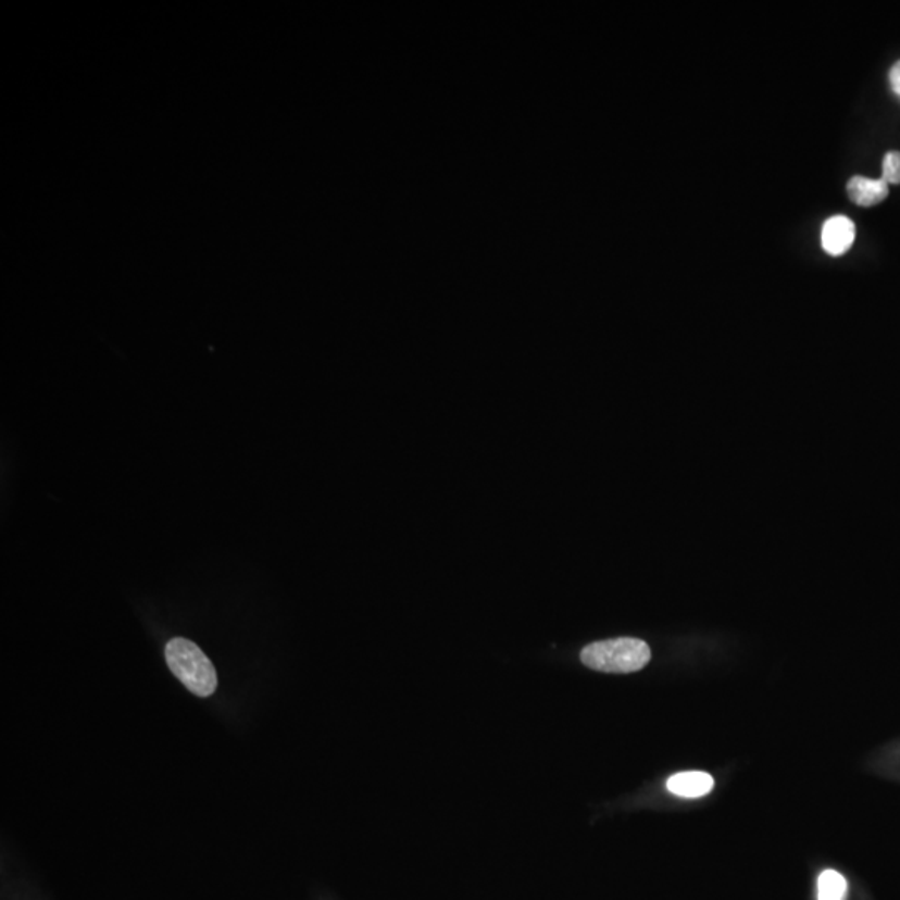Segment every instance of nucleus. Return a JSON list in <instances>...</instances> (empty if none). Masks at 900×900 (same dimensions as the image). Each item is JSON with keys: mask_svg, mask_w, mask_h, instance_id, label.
<instances>
[{"mask_svg": "<svg viewBox=\"0 0 900 900\" xmlns=\"http://www.w3.org/2000/svg\"><path fill=\"white\" fill-rule=\"evenodd\" d=\"M847 193L854 204L861 208H872L887 199L889 186L883 179H867L862 175H855L847 184Z\"/></svg>", "mask_w": 900, "mask_h": 900, "instance_id": "39448f33", "label": "nucleus"}, {"mask_svg": "<svg viewBox=\"0 0 900 900\" xmlns=\"http://www.w3.org/2000/svg\"><path fill=\"white\" fill-rule=\"evenodd\" d=\"M889 80L893 92L900 96V61L890 68Z\"/></svg>", "mask_w": 900, "mask_h": 900, "instance_id": "6e6552de", "label": "nucleus"}, {"mask_svg": "<svg viewBox=\"0 0 900 900\" xmlns=\"http://www.w3.org/2000/svg\"><path fill=\"white\" fill-rule=\"evenodd\" d=\"M883 180L887 186L900 184V152H887L883 162Z\"/></svg>", "mask_w": 900, "mask_h": 900, "instance_id": "0eeeda50", "label": "nucleus"}, {"mask_svg": "<svg viewBox=\"0 0 900 900\" xmlns=\"http://www.w3.org/2000/svg\"><path fill=\"white\" fill-rule=\"evenodd\" d=\"M649 646L634 637L600 640L584 647L580 661L589 668L609 674H630L649 664Z\"/></svg>", "mask_w": 900, "mask_h": 900, "instance_id": "f03ea898", "label": "nucleus"}, {"mask_svg": "<svg viewBox=\"0 0 900 900\" xmlns=\"http://www.w3.org/2000/svg\"><path fill=\"white\" fill-rule=\"evenodd\" d=\"M667 789L674 796L697 799V797L708 796L714 789V779L708 772H679L667 780Z\"/></svg>", "mask_w": 900, "mask_h": 900, "instance_id": "20e7f679", "label": "nucleus"}, {"mask_svg": "<svg viewBox=\"0 0 900 900\" xmlns=\"http://www.w3.org/2000/svg\"><path fill=\"white\" fill-rule=\"evenodd\" d=\"M855 240V224L846 215H834L822 227V247L829 255L846 254Z\"/></svg>", "mask_w": 900, "mask_h": 900, "instance_id": "7ed1b4c3", "label": "nucleus"}, {"mask_svg": "<svg viewBox=\"0 0 900 900\" xmlns=\"http://www.w3.org/2000/svg\"><path fill=\"white\" fill-rule=\"evenodd\" d=\"M165 661L172 674L199 697H209L217 689V672L197 643L174 637L165 646Z\"/></svg>", "mask_w": 900, "mask_h": 900, "instance_id": "f257e3e1", "label": "nucleus"}, {"mask_svg": "<svg viewBox=\"0 0 900 900\" xmlns=\"http://www.w3.org/2000/svg\"><path fill=\"white\" fill-rule=\"evenodd\" d=\"M818 900H843L847 883L837 871H824L818 877Z\"/></svg>", "mask_w": 900, "mask_h": 900, "instance_id": "423d86ee", "label": "nucleus"}]
</instances>
